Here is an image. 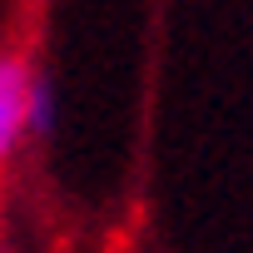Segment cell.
<instances>
[{"instance_id":"cell-1","label":"cell","mask_w":253,"mask_h":253,"mask_svg":"<svg viewBox=\"0 0 253 253\" xmlns=\"http://www.w3.org/2000/svg\"><path fill=\"white\" fill-rule=\"evenodd\" d=\"M25 109H30V65L20 55H0V159H10L25 139Z\"/></svg>"},{"instance_id":"cell-2","label":"cell","mask_w":253,"mask_h":253,"mask_svg":"<svg viewBox=\"0 0 253 253\" xmlns=\"http://www.w3.org/2000/svg\"><path fill=\"white\" fill-rule=\"evenodd\" d=\"M55 129V84L30 80V109H25V134H50Z\"/></svg>"}]
</instances>
